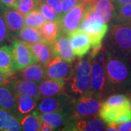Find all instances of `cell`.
Here are the masks:
<instances>
[{"label":"cell","mask_w":131,"mask_h":131,"mask_svg":"<svg viewBox=\"0 0 131 131\" xmlns=\"http://www.w3.org/2000/svg\"><path fill=\"white\" fill-rule=\"evenodd\" d=\"M106 92L131 87V60L114 54L103 47Z\"/></svg>","instance_id":"obj_1"},{"label":"cell","mask_w":131,"mask_h":131,"mask_svg":"<svg viewBox=\"0 0 131 131\" xmlns=\"http://www.w3.org/2000/svg\"><path fill=\"white\" fill-rule=\"evenodd\" d=\"M103 47L117 56L131 60V22L112 25Z\"/></svg>","instance_id":"obj_2"},{"label":"cell","mask_w":131,"mask_h":131,"mask_svg":"<svg viewBox=\"0 0 131 131\" xmlns=\"http://www.w3.org/2000/svg\"><path fill=\"white\" fill-rule=\"evenodd\" d=\"M80 28L87 33L89 37L91 43L89 56L93 57L103 48V40L108 31V26L95 18L92 6H88Z\"/></svg>","instance_id":"obj_3"},{"label":"cell","mask_w":131,"mask_h":131,"mask_svg":"<svg viewBox=\"0 0 131 131\" xmlns=\"http://www.w3.org/2000/svg\"><path fill=\"white\" fill-rule=\"evenodd\" d=\"M103 96L89 90L80 95L78 98H72L71 103V118L74 119H85L97 116L101 106Z\"/></svg>","instance_id":"obj_4"},{"label":"cell","mask_w":131,"mask_h":131,"mask_svg":"<svg viewBox=\"0 0 131 131\" xmlns=\"http://www.w3.org/2000/svg\"><path fill=\"white\" fill-rule=\"evenodd\" d=\"M91 60L89 57L86 59L80 58L74 65L73 74L70 78L69 89L74 95H80L88 93L90 87Z\"/></svg>","instance_id":"obj_5"},{"label":"cell","mask_w":131,"mask_h":131,"mask_svg":"<svg viewBox=\"0 0 131 131\" xmlns=\"http://www.w3.org/2000/svg\"><path fill=\"white\" fill-rule=\"evenodd\" d=\"M90 58L91 60L90 90L101 94L103 96L106 92V77L104 65L103 47L95 56Z\"/></svg>","instance_id":"obj_6"},{"label":"cell","mask_w":131,"mask_h":131,"mask_svg":"<svg viewBox=\"0 0 131 131\" xmlns=\"http://www.w3.org/2000/svg\"><path fill=\"white\" fill-rule=\"evenodd\" d=\"M11 47L15 71H20L37 62L29 43L20 39L14 40Z\"/></svg>","instance_id":"obj_7"},{"label":"cell","mask_w":131,"mask_h":131,"mask_svg":"<svg viewBox=\"0 0 131 131\" xmlns=\"http://www.w3.org/2000/svg\"><path fill=\"white\" fill-rule=\"evenodd\" d=\"M87 7L88 5L81 2L69 11L63 15L58 21L60 32L68 35L69 33L79 28Z\"/></svg>","instance_id":"obj_8"},{"label":"cell","mask_w":131,"mask_h":131,"mask_svg":"<svg viewBox=\"0 0 131 131\" xmlns=\"http://www.w3.org/2000/svg\"><path fill=\"white\" fill-rule=\"evenodd\" d=\"M72 98L65 93L42 98L38 105L37 110L40 113L55 112H70Z\"/></svg>","instance_id":"obj_9"},{"label":"cell","mask_w":131,"mask_h":131,"mask_svg":"<svg viewBox=\"0 0 131 131\" xmlns=\"http://www.w3.org/2000/svg\"><path fill=\"white\" fill-rule=\"evenodd\" d=\"M98 115L107 125L127 122L131 120L130 106V103L117 106H101Z\"/></svg>","instance_id":"obj_10"},{"label":"cell","mask_w":131,"mask_h":131,"mask_svg":"<svg viewBox=\"0 0 131 131\" xmlns=\"http://www.w3.org/2000/svg\"><path fill=\"white\" fill-rule=\"evenodd\" d=\"M71 63L64 61L59 56L52 57L45 65L47 78L60 79L69 81L73 74L74 68Z\"/></svg>","instance_id":"obj_11"},{"label":"cell","mask_w":131,"mask_h":131,"mask_svg":"<svg viewBox=\"0 0 131 131\" xmlns=\"http://www.w3.org/2000/svg\"><path fill=\"white\" fill-rule=\"evenodd\" d=\"M106 125L97 116L85 119H74L71 118L63 127L62 130L101 131L106 130Z\"/></svg>","instance_id":"obj_12"},{"label":"cell","mask_w":131,"mask_h":131,"mask_svg":"<svg viewBox=\"0 0 131 131\" xmlns=\"http://www.w3.org/2000/svg\"><path fill=\"white\" fill-rule=\"evenodd\" d=\"M71 46L75 56L82 58L87 55L91 49L90 40L87 33L77 28L68 34Z\"/></svg>","instance_id":"obj_13"},{"label":"cell","mask_w":131,"mask_h":131,"mask_svg":"<svg viewBox=\"0 0 131 131\" xmlns=\"http://www.w3.org/2000/svg\"><path fill=\"white\" fill-rule=\"evenodd\" d=\"M54 56H59L67 63H72L75 56L73 53L70 41L67 34L60 32L56 39L50 44Z\"/></svg>","instance_id":"obj_14"},{"label":"cell","mask_w":131,"mask_h":131,"mask_svg":"<svg viewBox=\"0 0 131 131\" xmlns=\"http://www.w3.org/2000/svg\"><path fill=\"white\" fill-rule=\"evenodd\" d=\"M67 81L60 79L46 78L42 80L39 85V100L46 97L54 96L65 92L66 83Z\"/></svg>","instance_id":"obj_15"},{"label":"cell","mask_w":131,"mask_h":131,"mask_svg":"<svg viewBox=\"0 0 131 131\" xmlns=\"http://www.w3.org/2000/svg\"><path fill=\"white\" fill-rule=\"evenodd\" d=\"M95 18L105 24L110 23L115 15V6L112 0H97L95 4L91 5Z\"/></svg>","instance_id":"obj_16"},{"label":"cell","mask_w":131,"mask_h":131,"mask_svg":"<svg viewBox=\"0 0 131 131\" xmlns=\"http://www.w3.org/2000/svg\"><path fill=\"white\" fill-rule=\"evenodd\" d=\"M0 108L18 117L16 94L10 84L0 86Z\"/></svg>","instance_id":"obj_17"},{"label":"cell","mask_w":131,"mask_h":131,"mask_svg":"<svg viewBox=\"0 0 131 131\" xmlns=\"http://www.w3.org/2000/svg\"><path fill=\"white\" fill-rule=\"evenodd\" d=\"M2 17L7 28L12 32H18L25 26L24 16L17 9L2 7Z\"/></svg>","instance_id":"obj_18"},{"label":"cell","mask_w":131,"mask_h":131,"mask_svg":"<svg viewBox=\"0 0 131 131\" xmlns=\"http://www.w3.org/2000/svg\"><path fill=\"white\" fill-rule=\"evenodd\" d=\"M9 84L15 94H26L32 96L37 101H39V86L37 82L21 78H15L13 77Z\"/></svg>","instance_id":"obj_19"},{"label":"cell","mask_w":131,"mask_h":131,"mask_svg":"<svg viewBox=\"0 0 131 131\" xmlns=\"http://www.w3.org/2000/svg\"><path fill=\"white\" fill-rule=\"evenodd\" d=\"M20 76L21 79L39 82L47 78V71L45 65L37 62L20 70Z\"/></svg>","instance_id":"obj_20"},{"label":"cell","mask_w":131,"mask_h":131,"mask_svg":"<svg viewBox=\"0 0 131 131\" xmlns=\"http://www.w3.org/2000/svg\"><path fill=\"white\" fill-rule=\"evenodd\" d=\"M13 57L10 46H0V72L8 76L15 74Z\"/></svg>","instance_id":"obj_21"},{"label":"cell","mask_w":131,"mask_h":131,"mask_svg":"<svg viewBox=\"0 0 131 131\" xmlns=\"http://www.w3.org/2000/svg\"><path fill=\"white\" fill-rule=\"evenodd\" d=\"M40 117L42 122L51 125L56 130L63 128L69 122L71 117L70 112H55L50 113H40Z\"/></svg>","instance_id":"obj_22"},{"label":"cell","mask_w":131,"mask_h":131,"mask_svg":"<svg viewBox=\"0 0 131 131\" xmlns=\"http://www.w3.org/2000/svg\"><path fill=\"white\" fill-rule=\"evenodd\" d=\"M19 122L21 127V130L37 131L39 130L42 119L40 117V112L37 110L33 111L18 117Z\"/></svg>","instance_id":"obj_23"},{"label":"cell","mask_w":131,"mask_h":131,"mask_svg":"<svg viewBox=\"0 0 131 131\" xmlns=\"http://www.w3.org/2000/svg\"><path fill=\"white\" fill-rule=\"evenodd\" d=\"M29 45L39 63L46 65L52 58L55 56L52 50L51 45L49 43L39 42Z\"/></svg>","instance_id":"obj_24"},{"label":"cell","mask_w":131,"mask_h":131,"mask_svg":"<svg viewBox=\"0 0 131 131\" xmlns=\"http://www.w3.org/2000/svg\"><path fill=\"white\" fill-rule=\"evenodd\" d=\"M0 130H21L18 118L2 108H0Z\"/></svg>","instance_id":"obj_25"},{"label":"cell","mask_w":131,"mask_h":131,"mask_svg":"<svg viewBox=\"0 0 131 131\" xmlns=\"http://www.w3.org/2000/svg\"><path fill=\"white\" fill-rule=\"evenodd\" d=\"M16 101L18 118L31 112L36 108L37 103V100L26 94H16Z\"/></svg>","instance_id":"obj_26"},{"label":"cell","mask_w":131,"mask_h":131,"mask_svg":"<svg viewBox=\"0 0 131 131\" xmlns=\"http://www.w3.org/2000/svg\"><path fill=\"white\" fill-rule=\"evenodd\" d=\"M45 41L51 44L60 34V26L58 21L48 20L39 28Z\"/></svg>","instance_id":"obj_27"},{"label":"cell","mask_w":131,"mask_h":131,"mask_svg":"<svg viewBox=\"0 0 131 131\" xmlns=\"http://www.w3.org/2000/svg\"><path fill=\"white\" fill-rule=\"evenodd\" d=\"M17 37L19 39L27 42L29 44L39 43V42H46L44 38L42 37V34L39 29L36 27L25 26L18 31Z\"/></svg>","instance_id":"obj_28"},{"label":"cell","mask_w":131,"mask_h":131,"mask_svg":"<svg viewBox=\"0 0 131 131\" xmlns=\"http://www.w3.org/2000/svg\"><path fill=\"white\" fill-rule=\"evenodd\" d=\"M114 24L131 22V2L115 7Z\"/></svg>","instance_id":"obj_29"},{"label":"cell","mask_w":131,"mask_h":131,"mask_svg":"<svg viewBox=\"0 0 131 131\" xmlns=\"http://www.w3.org/2000/svg\"><path fill=\"white\" fill-rule=\"evenodd\" d=\"M47 21L43 15L37 9H35L30 12L28 14L25 15L24 23L26 26L39 28L42 24Z\"/></svg>","instance_id":"obj_30"},{"label":"cell","mask_w":131,"mask_h":131,"mask_svg":"<svg viewBox=\"0 0 131 131\" xmlns=\"http://www.w3.org/2000/svg\"><path fill=\"white\" fill-rule=\"evenodd\" d=\"M37 9L40 11L47 20L59 21L61 18V16L46 2H45V0H38Z\"/></svg>","instance_id":"obj_31"},{"label":"cell","mask_w":131,"mask_h":131,"mask_svg":"<svg viewBox=\"0 0 131 131\" xmlns=\"http://www.w3.org/2000/svg\"><path fill=\"white\" fill-rule=\"evenodd\" d=\"M130 103L129 98L124 94H113L109 95L104 101H102L101 106H117Z\"/></svg>","instance_id":"obj_32"},{"label":"cell","mask_w":131,"mask_h":131,"mask_svg":"<svg viewBox=\"0 0 131 131\" xmlns=\"http://www.w3.org/2000/svg\"><path fill=\"white\" fill-rule=\"evenodd\" d=\"M38 0H18L15 9L24 16L28 14L37 7Z\"/></svg>","instance_id":"obj_33"},{"label":"cell","mask_w":131,"mask_h":131,"mask_svg":"<svg viewBox=\"0 0 131 131\" xmlns=\"http://www.w3.org/2000/svg\"><path fill=\"white\" fill-rule=\"evenodd\" d=\"M9 29L5 24L2 15L0 13V46L9 39Z\"/></svg>","instance_id":"obj_34"},{"label":"cell","mask_w":131,"mask_h":131,"mask_svg":"<svg viewBox=\"0 0 131 131\" xmlns=\"http://www.w3.org/2000/svg\"><path fill=\"white\" fill-rule=\"evenodd\" d=\"M63 15L69 11L77 4L81 2V0H61Z\"/></svg>","instance_id":"obj_35"},{"label":"cell","mask_w":131,"mask_h":131,"mask_svg":"<svg viewBox=\"0 0 131 131\" xmlns=\"http://www.w3.org/2000/svg\"><path fill=\"white\" fill-rule=\"evenodd\" d=\"M52 9L56 12L60 16L63 15V9H62V2L61 0H45Z\"/></svg>","instance_id":"obj_36"},{"label":"cell","mask_w":131,"mask_h":131,"mask_svg":"<svg viewBox=\"0 0 131 131\" xmlns=\"http://www.w3.org/2000/svg\"><path fill=\"white\" fill-rule=\"evenodd\" d=\"M18 0H0V6L15 9Z\"/></svg>","instance_id":"obj_37"},{"label":"cell","mask_w":131,"mask_h":131,"mask_svg":"<svg viewBox=\"0 0 131 131\" xmlns=\"http://www.w3.org/2000/svg\"><path fill=\"white\" fill-rule=\"evenodd\" d=\"M13 78V76H8L0 72V86L9 84Z\"/></svg>","instance_id":"obj_38"},{"label":"cell","mask_w":131,"mask_h":131,"mask_svg":"<svg viewBox=\"0 0 131 131\" xmlns=\"http://www.w3.org/2000/svg\"><path fill=\"white\" fill-rule=\"evenodd\" d=\"M56 129L52 126L51 125H50L49 123H47L45 122H42L41 123V125H40V129L39 130L41 131H52L55 130Z\"/></svg>","instance_id":"obj_39"},{"label":"cell","mask_w":131,"mask_h":131,"mask_svg":"<svg viewBox=\"0 0 131 131\" xmlns=\"http://www.w3.org/2000/svg\"><path fill=\"white\" fill-rule=\"evenodd\" d=\"M128 2H131V0H114V4L115 7H118L121 5H124V4H126Z\"/></svg>","instance_id":"obj_40"},{"label":"cell","mask_w":131,"mask_h":131,"mask_svg":"<svg viewBox=\"0 0 131 131\" xmlns=\"http://www.w3.org/2000/svg\"><path fill=\"white\" fill-rule=\"evenodd\" d=\"M97 0H81L82 2L84 3L85 5H87L88 6H91V5H94L95 4Z\"/></svg>","instance_id":"obj_41"},{"label":"cell","mask_w":131,"mask_h":131,"mask_svg":"<svg viewBox=\"0 0 131 131\" xmlns=\"http://www.w3.org/2000/svg\"><path fill=\"white\" fill-rule=\"evenodd\" d=\"M127 95V97L129 98V101H130V106L131 108V88H130V90L126 94Z\"/></svg>","instance_id":"obj_42"},{"label":"cell","mask_w":131,"mask_h":131,"mask_svg":"<svg viewBox=\"0 0 131 131\" xmlns=\"http://www.w3.org/2000/svg\"><path fill=\"white\" fill-rule=\"evenodd\" d=\"M112 1H113V2H114V0H112Z\"/></svg>","instance_id":"obj_43"}]
</instances>
